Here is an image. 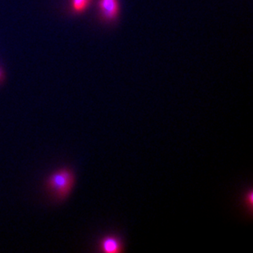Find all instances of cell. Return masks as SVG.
<instances>
[{
  "instance_id": "1",
  "label": "cell",
  "mask_w": 253,
  "mask_h": 253,
  "mask_svg": "<svg viewBox=\"0 0 253 253\" xmlns=\"http://www.w3.org/2000/svg\"><path fill=\"white\" fill-rule=\"evenodd\" d=\"M76 184V174L69 168H60L46 177V191L54 200L62 202L72 194Z\"/></svg>"
},
{
  "instance_id": "2",
  "label": "cell",
  "mask_w": 253,
  "mask_h": 253,
  "mask_svg": "<svg viewBox=\"0 0 253 253\" xmlns=\"http://www.w3.org/2000/svg\"><path fill=\"white\" fill-rule=\"evenodd\" d=\"M98 9L103 21L114 22L119 16V0H98Z\"/></svg>"
},
{
  "instance_id": "3",
  "label": "cell",
  "mask_w": 253,
  "mask_h": 253,
  "mask_svg": "<svg viewBox=\"0 0 253 253\" xmlns=\"http://www.w3.org/2000/svg\"><path fill=\"white\" fill-rule=\"evenodd\" d=\"M98 249L103 253H121L124 252V244L118 237L107 235L98 242Z\"/></svg>"
},
{
  "instance_id": "4",
  "label": "cell",
  "mask_w": 253,
  "mask_h": 253,
  "mask_svg": "<svg viewBox=\"0 0 253 253\" xmlns=\"http://www.w3.org/2000/svg\"><path fill=\"white\" fill-rule=\"evenodd\" d=\"M93 0H70V10L74 14H82L87 11Z\"/></svg>"
},
{
  "instance_id": "5",
  "label": "cell",
  "mask_w": 253,
  "mask_h": 253,
  "mask_svg": "<svg viewBox=\"0 0 253 253\" xmlns=\"http://www.w3.org/2000/svg\"><path fill=\"white\" fill-rule=\"evenodd\" d=\"M253 191L252 190H250V191L247 194V196L245 197V199H244V201L246 202L247 205L249 206V208H252V207H253Z\"/></svg>"
},
{
  "instance_id": "6",
  "label": "cell",
  "mask_w": 253,
  "mask_h": 253,
  "mask_svg": "<svg viewBox=\"0 0 253 253\" xmlns=\"http://www.w3.org/2000/svg\"><path fill=\"white\" fill-rule=\"evenodd\" d=\"M5 80V72H3L2 67H0V84L4 82Z\"/></svg>"
}]
</instances>
